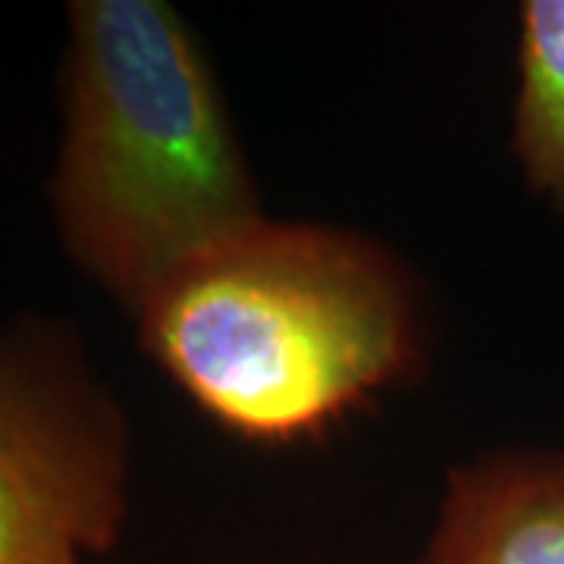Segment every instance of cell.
Segmentation results:
<instances>
[{"label":"cell","mask_w":564,"mask_h":564,"mask_svg":"<svg viewBox=\"0 0 564 564\" xmlns=\"http://www.w3.org/2000/svg\"><path fill=\"white\" fill-rule=\"evenodd\" d=\"M141 351L223 433L326 440L430 361L411 267L329 223L263 220L210 245L132 314Z\"/></svg>","instance_id":"1"},{"label":"cell","mask_w":564,"mask_h":564,"mask_svg":"<svg viewBox=\"0 0 564 564\" xmlns=\"http://www.w3.org/2000/svg\"><path fill=\"white\" fill-rule=\"evenodd\" d=\"M47 192L66 254L129 314L267 217L214 63L170 3H69Z\"/></svg>","instance_id":"2"},{"label":"cell","mask_w":564,"mask_h":564,"mask_svg":"<svg viewBox=\"0 0 564 564\" xmlns=\"http://www.w3.org/2000/svg\"><path fill=\"white\" fill-rule=\"evenodd\" d=\"M129 448L126 411L66 323L0 329V564H82L120 543Z\"/></svg>","instance_id":"3"},{"label":"cell","mask_w":564,"mask_h":564,"mask_svg":"<svg viewBox=\"0 0 564 564\" xmlns=\"http://www.w3.org/2000/svg\"><path fill=\"white\" fill-rule=\"evenodd\" d=\"M417 564H564V448H499L452 467Z\"/></svg>","instance_id":"4"},{"label":"cell","mask_w":564,"mask_h":564,"mask_svg":"<svg viewBox=\"0 0 564 564\" xmlns=\"http://www.w3.org/2000/svg\"><path fill=\"white\" fill-rule=\"evenodd\" d=\"M511 154L527 192L564 217V0H524L518 10Z\"/></svg>","instance_id":"5"}]
</instances>
